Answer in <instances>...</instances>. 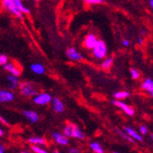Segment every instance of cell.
I'll return each mask as SVG.
<instances>
[{
	"instance_id": "obj_1",
	"label": "cell",
	"mask_w": 153,
	"mask_h": 153,
	"mask_svg": "<svg viewBox=\"0 0 153 153\" xmlns=\"http://www.w3.org/2000/svg\"><path fill=\"white\" fill-rule=\"evenodd\" d=\"M63 134L68 137H74L78 140H85V134L75 125L70 124L66 126L63 129Z\"/></svg>"
},
{
	"instance_id": "obj_2",
	"label": "cell",
	"mask_w": 153,
	"mask_h": 153,
	"mask_svg": "<svg viewBox=\"0 0 153 153\" xmlns=\"http://www.w3.org/2000/svg\"><path fill=\"white\" fill-rule=\"evenodd\" d=\"M93 50V54L94 56L96 59H99L102 60L106 56V53H107V48L106 45L104 41L102 40H98L97 43L95 44V46L92 49Z\"/></svg>"
},
{
	"instance_id": "obj_3",
	"label": "cell",
	"mask_w": 153,
	"mask_h": 153,
	"mask_svg": "<svg viewBox=\"0 0 153 153\" xmlns=\"http://www.w3.org/2000/svg\"><path fill=\"white\" fill-rule=\"evenodd\" d=\"M2 4L4 6V7L10 12L13 15L17 16L18 18L21 19L22 18V12L19 10V8L17 7V5L15 4V2L13 0H2Z\"/></svg>"
},
{
	"instance_id": "obj_4",
	"label": "cell",
	"mask_w": 153,
	"mask_h": 153,
	"mask_svg": "<svg viewBox=\"0 0 153 153\" xmlns=\"http://www.w3.org/2000/svg\"><path fill=\"white\" fill-rule=\"evenodd\" d=\"M51 101H52L51 96V94H49L47 93L37 94L33 98V102L39 105H45L49 104Z\"/></svg>"
},
{
	"instance_id": "obj_5",
	"label": "cell",
	"mask_w": 153,
	"mask_h": 153,
	"mask_svg": "<svg viewBox=\"0 0 153 153\" xmlns=\"http://www.w3.org/2000/svg\"><path fill=\"white\" fill-rule=\"evenodd\" d=\"M112 104H113L114 105L117 106L118 108H120V109L123 111V112H124V113H126L128 116L132 117V116H134V114H135V111H134V109H133L131 106L128 105L127 104H125L124 102H122V101H120V100L116 99V100L112 101Z\"/></svg>"
},
{
	"instance_id": "obj_6",
	"label": "cell",
	"mask_w": 153,
	"mask_h": 153,
	"mask_svg": "<svg viewBox=\"0 0 153 153\" xmlns=\"http://www.w3.org/2000/svg\"><path fill=\"white\" fill-rule=\"evenodd\" d=\"M19 86H20L21 94L25 96H35L37 94L36 89L30 85V83L22 82V83H20Z\"/></svg>"
},
{
	"instance_id": "obj_7",
	"label": "cell",
	"mask_w": 153,
	"mask_h": 153,
	"mask_svg": "<svg viewBox=\"0 0 153 153\" xmlns=\"http://www.w3.org/2000/svg\"><path fill=\"white\" fill-rule=\"evenodd\" d=\"M66 55L67 57L72 60V61H76V62H80L83 59L82 53H80L75 48H70L68 49L66 51Z\"/></svg>"
},
{
	"instance_id": "obj_8",
	"label": "cell",
	"mask_w": 153,
	"mask_h": 153,
	"mask_svg": "<svg viewBox=\"0 0 153 153\" xmlns=\"http://www.w3.org/2000/svg\"><path fill=\"white\" fill-rule=\"evenodd\" d=\"M52 137L54 141L56 142L59 145H62V146H66L69 144V140L68 137H66L65 135L60 133V132H54L52 134Z\"/></svg>"
},
{
	"instance_id": "obj_9",
	"label": "cell",
	"mask_w": 153,
	"mask_h": 153,
	"mask_svg": "<svg viewBox=\"0 0 153 153\" xmlns=\"http://www.w3.org/2000/svg\"><path fill=\"white\" fill-rule=\"evenodd\" d=\"M15 98V95L10 91H6V90H1L0 91V102L1 103H7V102H11Z\"/></svg>"
},
{
	"instance_id": "obj_10",
	"label": "cell",
	"mask_w": 153,
	"mask_h": 153,
	"mask_svg": "<svg viewBox=\"0 0 153 153\" xmlns=\"http://www.w3.org/2000/svg\"><path fill=\"white\" fill-rule=\"evenodd\" d=\"M4 66V69L6 71H7L9 74H14V75H16V76H19L20 75V70L14 64V63H10V62H7L6 64L3 65Z\"/></svg>"
},
{
	"instance_id": "obj_11",
	"label": "cell",
	"mask_w": 153,
	"mask_h": 153,
	"mask_svg": "<svg viewBox=\"0 0 153 153\" xmlns=\"http://www.w3.org/2000/svg\"><path fill=\"white\" fill-rule=\"evenodd\" d=\"M23 115L30 123H35V122H37L39 120L38 113L35 112V111H33V110H25L23 112Z\"/></svg>"
},
{
	"instance_id": "obj_12",
	"label": "cell",
	"mask_w": 153,
	"mask_h": 153,
	"mask_svg": "<svg viewBox=\"0 0 153 153\" xmlns=\"http://www.w3.org/2000/svg\"><path fill=\"white\" fill-rule=\"evenodd\" d=\"M97 41L98 40L96 39V37L94 34H88L85 39V45L88 49H93L97 43Z\"/></svg>"
},
{
	"instance_id": "obj_13",
	"label": "cell",
	"mask_w": 153,
	"mask_h": 153,
	"mask_svg": "<svg viewBox=\"0 0 153 153\" xmlns=\"http://www.w3.org/2000/svg\"><path fill=\"white\" fill-rule=\"evenodd\" d=\"M142 89L144 91H146L147 93H149L152 97H153V80L151 79H146L141 85Z\"/></svg>"
},
{
	"instance_id": "obj_14",
	"label": "cell",
	"mask_w": 153,
	"mask_h": 153,
	"mask_svg": "<svg viewBox=\"0 0 153 153\" xmlns=\"http://www.w3.org/2000/svg\"><path fill=\"white\" fill-rule=\"evenodd\" d=\"M52 106H53V109H54V111L56 113H62V112H63V110H64L63 103L58 98H53L52 99Z\"/></svg>"
},
{
	"instance_id": "obj_15",
	"label": "cell",
	"mask_w": 153,
	"mask_h": 153,
	"mask_svg": "<svg viewBox=\"0 0 153 153\" xmlns=\"http://www.w3.org/2000/svg\"><path fill=\"white\" fill-rule=\"evenodd\" d=\"M30 70L36 74H43L46 71V69L44 65L41 63H33L30 66Z\"/></svg>"
},
{
	"instance_id": "obj_16",
	"label": "cell",
	"mask_w": 153,
	"mask_h": 153,
	"mask_svg": "<svg viewBox=\"0 0 153 153\" xmlns=\"http://www.w3.org/2000/svg\"><path fill=\"white\" fill-rule=\"evenodd\" d=\"M7 82H9V86L11 89H15L19 86V79H18V76L14 75V74H8L7 76Z\"/></svg>"
},
{
	"instance_id": "obj_17",
	"label": "cell",
	"mask_w": 153,
	"mask_h": 153,
	"mask_svg": "<svg viewBox=\"0 0 153 153\" xmlns=\"http://www.w3.org/2000/svg\"><path fill=\"white\" fill-rule=\"evenodd\" d=\"M125 132L128 133L131 137H133L134 140H137V141H142V140H143L142 137H141L140 134H137L134 129H132V128H128V127H126V128H125Z\"/></svg>"
},
{
	"instance_id": "obj_18",
	"label": "cell",
	"mask_w": 153,
	"mask_h": 153,
	"mask_svg": "<svg viewBox=\"0 0 153 153\" xmlns=\"http://www.w3.org/2000/svg\"><path fill=\"white\" fill-rule=\"evenodd\" d=\"M29 142L30 144L34 145H39V146H46V140L42 137H33L29 138Z\"/></svg>"
},
{
	"instance_id": "obj_19",
	"label": "cell",
	"mask_w": 153,
	"mask_h": 153,
	"mask_svg": "<svg viewBox=\"0 0 153 153\" xmlns=\"http://www.w3.org/2000/svg\"><path fill=\"white\" fill-rule=\"evenodd\" d=\"M129 96V93L126 92V91H119L114 94V97L117 100H123V99H126Z\"/></svg>"
},
{
	"instance_id": "obj_20",
	"label": "cell",
	"mask_w": 153,
	"mask_h": 153,
	"mask_svg": "<svg viewBox=\"0 0 153 153\" xmlns=\"http://www.w3.org/2000/svg\"><path fill=\"white\" fill-rule=\"evenodd\" d=\"M90 148L95 153H103L104 152V149H103L102 146L99 143H97V142H92L90 144Z\"/></svg>"
},
{
	"instance_id": "obj_21",
	"label": "cell",
	"mask_w": 153,
	"mask_h": 153,
	"mask_svg": "<svg viewBox=\"0 0 153 153\" xmlns=\"http://www.w3.org/2000/svg\"><path fill=\"white\" fill-rule=\"evenodd\" d=\"M14 2H15V4L17 5V7L19 8V10L22 12V13H30V9L27 8V7H26L24 5H23V3H22V1L21 0H13Z\"/></svg>"
},
{
	"instance_id": "obj_22",
	"label": "cell",
	"mask_w": 153,
	"mask_h": 153,
	"mask_svg": "<svg viewBox=\"0 0 153 153\" xmlns=\"http://www.w3.org/2000/svg\"><path fill=\"white\" fill-rule=\"evenodd\" d=\"M112 64H113V59L112 58H107L101 63V67L103 69H109V68H111Z\"/></svg>"
},
{
	"instance_id": "obj_23",
	"label": "cell",
	"mask_w": 153,
	"mask_h": 153,
	"mask_svg": "<svg viewBox=\"0 0 153 153\" xmlns=\"http://www.w3.org/2000/svg\"><path fill=\"white\" fill-rule=\"evenodd\" d=\"M116 132H117L122 137H124L125 138V140H128V141H129V142H134V138L133 137H131L128 133H126V132H125V133H123L122 131H120V130H118V129H116Z\"/></svg>"
},
{
	"instance_id": "obj_24",
	"label": "cell",
	"mask_w": 153,
	"mask_h": 153,
	"mask_svg": "<svg viewBox=\"0 0 153 153\" xmlns=\"http://www.w3.org/2000/svg\"><path fill=\"white\" fill-rule=\"evenodd\" d=\"M31 149L35 153H46L47 152L45 149H43L41 147H39V145H34V144H32Z\"/></svg>"
},
{
	"instance_id": "obj_25",
	"label": "cell",
	"mask_w": 153,
	"mask_h": 153,
	"mask_svg": "<svg viewBox=\"0 0 153 153\" xmlns=\"http://www.w3.org/2000/svg\"><path fill=\"white\" fill-rule=\"evenodd\" d=\"M130 74H131L133 79H138V78H140V72H138L137 70H136V69H134V68L130 69Z\"/></svg>"
},
{
	"instance_id": "obj_26",
	"label": "cell",
	"mask_w": 153,
	"mask_h": 153,
	"mask_svg": "<svg viewBox=\"0 0 153 153\" xmlns=\"http://www.w3.org/2000/svg\"><path fill=\"white\" fill-rule=\"evenodd\" d=\"M87 4H92V5H96V4H101L104 2V0H82Z\"/></svg>"
},
{
	"instance_id": "obj_27",
	"label": "cell",
	"mask_w": 153,
	"mask_h": 153,
	"mask_svg": "<svg viewBox=\"0 0 153 153\" xmlns=\"http://www.w3.org/2000/svg\"><path fill=\"white\" fill-rule=\"evenodd\" d=\"M7 62V57L4 54H1L0 55V64L1 65H4Z\"/></svg>"
},
{
	"instance_id": "obj_28",
	"label": "cell",
	"mask_w": 153,
	"mask_h": 153,
	"mask_svg": "<svg viewBox=\"0 0 153 153\" xmlns=\"http://www.w3.org/2000/svg\"><path fill=\"white\" fill-rule=\"evenodd\" d=\"M140 133L141 134H143V135H146L147 133H148V129H147V127L146 126H144V125H143V126H141L140 127Z\"/></svg>"
},
{
	"instance_id": "obj_29",
	"label": "cell",
	"mask_w": 153,
	"mask_h": 153,
	"mask_svg": "<svg viewBox=\"0 0 153 153\" xmlns=\"http://www.w3.org/2000/svg\"><path fill=\"white\" fill-rule=\"evenodd\" d=\"M122 44H123V46H125V47H128V46H129L130 42H129V40H128V39H123Z\"/></svg>"
},
{
	"instance_id": "obj_30",
	"label": "cell",
	"mask_w": 153,
	"mask_h": 153,
	"mask_svg": "<svg viewBox=\"0 0 153 153\" xmlns=\"http://www.w3.org/2000/svg\"><path fill=\"white\" fill-rule=\"evenodd\" d=\"M69 152H71V153H78L79 150L76 149H71L70 150H69Z\"/></svg>"
},
{
	"instance_id": "obj_31",
	"label": "cell",
	"mask_w": 153,
	"mask_h": 153,
	"mask_svg": "<svg viewBox=\"0 0 153 153\" xmlns=\"http://www.w3.org/2000/svg\"><path fill=\"white\" fill-rule=\"evenodd\" d=\"M142 43H143V39L142 38H140V39H138V44L141 45Z\"/></svg>"
},
{
	"instance_id": "obj_32",
	"label": "cell",
	"mask_w": 153,
	"mask_h": 153,
	"mask_svg": "<svg viewBox=\"0 0 153 153\" xmlns=\"http://www.w3.org/2000/svg\"><path fill=\"white\" fill-rule=\"evenodd\" d=\"M0 152H1V153H4L5 152V149H4V147L1 145V146H0Z\"/></svg>"
},
{
	"instance_id": "obj_33",
	"label": "cell",
	"mask_w": 153,
	"mask_h": 153,
	"mask_svg": "<svg viewBox=\"0 0 153 153\" xmlns=\"http://www.w3.org/2000/svg\"><path fill=\"white\" fill-rule=\"evenodd\" d=\"M149 4H150V7L153 10V0H149Z\"/></svg>"
},
{
	"instance_id": "obj_34",
	"label": "cell",
	"mask_w": 153,
	"mask_h": 153,
	"mask_svg": "<svg viewBox=\"0 0 153 153\" xmlns=\"http://www.w3.org/2000/svg\"><path fill=\"white\" fill-rule=\"evenodd\" d=\"M3 135H4V131H3V129L1 128V129H0V136H1V137H2Z\"/></svg>"
},
{
	"instance_id": "obj_35",
	"label": "cell",
	"mask_w": 153,
	"mask_h": 153,
	"mask_svg": "<svg viewBox=\"0 0 153 153\" xmlns=\"http://www.w3.org/2000/svg\"><path fill=\"white\" fill-rule=\"evenodd\" d=\"M151 140H152V141H153V134L151 135Z\"/></svg>"
},
{
	"instance_id": "obj_36",
	"label": "cell",
	"mask_w": 153,
	"mask_h": 153,
	"mask_svg": "<svg viewBox=\"0 0 153 153\" xmlns=\"http://www.w3.org/2000/svg\"><path fill=\"white\" fill-rule=\"evenodd\" d=\"M37 1H39V0H37Z\"/></svg>"
}]
</instances>
